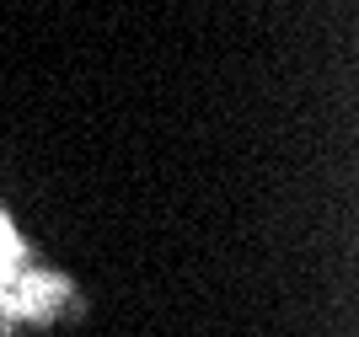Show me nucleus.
<instances>
[{"instance_id": "obj_1", "label": "nucleus", "mask_w": 359, "mask_h": 337, "mask_svg": "<svg viewBox=\"0 0 359 337\" xmlns=\"http://www.w3.org/2000/svg\"><path fill=\"white\" fill-rule=\"evenodd\" d=\"M16 268H22V247H16L11 225H6V214H0V300H6V289H11Z\"/></svg>"}]
</instances>
